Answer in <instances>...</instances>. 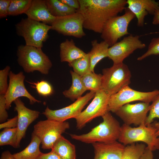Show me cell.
Returning <instances> with one entry per match:
<instances>
[{"mask_svg":"<svg viewBox=\"0 0 159 159\" xmlns=\"http://www.w3.org/2000/svg\"><path fill=\"white\" fill-rule=\"evenodd\" d=\"M60 57L61 62L70 63L87 54L75 45L72 39H66L60 45Z\"/></svg>","mask_w":159,"mask_h":159,"instance_id":"cell-20","label":"cell"},{"mask_svg":"<svg viewBox=\"0 0 159 159\" xmlns=\"http://www.w3.org/2000/svg\"><path fill=\"white\" fill-rule=\"evenodd\" d=\"M158 94L159 90H157L148 92H143L133 90L129 85L127 86L110 96L108 111L115 113L122 106L135 101L150 103Z\"/></svg>","mask_w":159,"mask_h":159,"instance_id":"cell-9","label":"cell"},{"mask_svg":"<svg viewBox=\"0 0 159 159\" xmlns=\"http://www.w3.org/2000/svg\"><path fill=\"white\" fill-rule=\"evenodd\" d=\"M37 159H63L54 151H51L47 153H43Z\"/></svg>","mask_w":159,"mask_h":159,"instance_id":"cell-38","label":"cell"},{"mask_svg":"<svg viewBox=\"0 0 159 159\" xmlns=\"http://www.w3.org/2000/svg\"><path fill=\"white\" fill-rule=\"evenodd\" d=\"M153 15L152 24L154 25H159V10L156 11Z\"/></svg>","mask_w":159,"mask_h":159,"instance_id":"cell-42","label":"cell"},{"mask_svg":"<svg viewBox=\"0 0 159 159\" xmlns=\"http://www.w3.org/2000/svg\"><path fill=\"white\" fill-rule=\"evenodd\" d=\"M17 55L19 64L26 73L37 71L47 74L52 66V62L42 48L20 45L18 47Z\"/></svg>","mask_w":159,"mask_h":159,"instance_id":"cell-3","label":"cell"},{"mask_svg":"<svg viewBox=\"0 0 159 159\" xmlns=\"http://www.w3.org/2000/svg\"><path fill=\"white\" fill-rule=\"evenodd\" d=\"M150 105L149 113L148 115L145 125H150L152 123L155 118L159 119V94L157 95ZM159 124V121L157 122Z\"/></svg>","mask_w":159,"mask_h":159,"instance_id":"cell-32","label":"cell"},{"mask_svg":"<svg viewBox=\"0 0 159 159\" xmlns=\"http://www.w3.org/2000/svg\"><path fill=\"white\" fill-rule=\"evenodd\" d=\"M17 127L6 128L0 133V146L9 145L17 148Z\"/></svg>","mask_w":159,"mask_h":159,"instance_id":"cell-29","label":"cell"},{"mask_svg":"<svg viewBox=\"0 0 159 159\" xmlns=\"http://www.w3.org/2000/svg\"><path fill=\"white\" fill-rule=\"evenodd\" d=\"M157 127L155 123L146 125L143 124L136 127L124 124L121 126L118 140L124 145L138 142L147 145L146 148L152 151L159 149V139L156 132Z\"/></svg>","mask_w":159,"mask_h":159,"instance_id":"cell-4","label":"cell"},{"mask_svg":"<svg viewBox=\"0 0 159 159\" xmlns=\"http://www.w3.org/2000/svg\"><path fill=\"white\" fill-rule=\"evenodd\" d=\"M69 7L78 10L80 7L79 0H60Z\"/></svg>","mask_w":159,"mask_h":159,"instance_id":"cell-39","label":"cell"},{"mask_svg":"<svg viewBox=\"0 0 159 159\" xmlns=\"http://www.w3.org/2000/svg\"><path fill=\"white\" fill-rule=\"evenodd\" d=\"M77 10L82 16L83 28L101 34L110 19L125 10L126 0H79Z\"/></svg>","mask_w":159,"mask_h":159,"instance_id":"cell-1","label":"cell"},{"mask_svg":"<svg viewBox=\"0 0 159 159\" xmlns=\"http://www.w3.org/2000/svg\"><path fill=\"white\" fill-rule=\"evenodd\" d=\"M159 54V37L152 38L149 43L146 52L138 57L137 60L141 61L152 55Z\"/></svg>","mask_w":159,"mask_h":159,"instance_id":"cell-33","label":"cell"},{"mask_svg":"<svg viewBox=\"0 0 159 159\" xmlns=\"http://www.w3.org/2000/svg\"><path fill=\"white\" fill-rule=\"evenodd\" d=\"M69 127L68 122L47 119L38 122L34 126L33 132L40 139L42 148L51 149L62 134Z\"/></svg>","mask_w":159,"mask_h":159,"instance_id":"cell-7","label":"cell"},{"mask_svg":"<svg viewBox=\"0 0 159 159\" xmlns=\"http://www.w3.org/2000/svg\"><path fill=\"white\" fill-rule=\"evenodd\" d=\"M11 0H0V18L6 17L8 15V9Z\"/></svg>","mask_w":159,"mask_h":159,"instance_id":"cell-36","label":"cell"},{"mask_svg":"<svg viewBox=\"0 0 159 159\" xmlns=\"http://www.w3.org/2000/svg\"><path fill=\"white\" fill-rule=\"evenodd\" d=\"M153 151L146 148L145 150L140 159H153Z\"/></svg>","mask_w":159,"mask_h":159,"instance_id":"cell-40","label":"cell"},{"mask_svg":"<svg viewBox=\"0 0 159 159\" xmlns=\"http://www.w3.org/2000/svg\"><path fill=\"white\" fill-rule=\"evenodd\" d=\"M0 159H16L13 155L9 150H6L3 152L1 155Z\"/></svg>","mask_w":159,"mask_h":159,"instance_id":"cell-41","label":"cell"},{"mask_svg":"<svg viewBox=\"0 0 159 159\" xmlns=\"http://www.w3.org/2000/svg\"><path fill=\"white\" fill-rule=\"evenodd\" d=\"M102 75L90 72L81 76L84 86L87 90L95 92L101 90Z\"/></svg>","mask_w":159,"mask_h":159,"instance_id":"cell-26","label":"cell"},{"mask_svg":"<svg viewBox=\"0 0 159 159\" xmlns=\"http://www.w3.org/2000/svg\"><path fill=\"white\" fill-rule=\"evenodd\" d=\"M10 68L7 66L4 69L0 71V94L5 95L6 94L8 85L7 79L9 75Z\"/></svg>","mask_w":159,"mask_h":159,"instance_id":"cell-34","label":"cell"},{"mask_svg":"<svg viewBox=\"0 0 159 159\" xmlns=\"http://www.w3.org/2000/svg\"><path fill=\"white\" fill-rule=\"evenodd\" d=\"M95 93L90 91L70 105L59 109L52 110L47 107L42 114L47 119L60 122H64L71 118H74L82 111L88 102L94 97Z\"/></svg>","mask_w":159,"mask_h":159,"instance_id":"cell-13","label":"cell"},{"mask_svg":"<svg viewBox=\"0 0 159 159\" xmlns=\"http://www.w3.org/2000/svg\"><path fill=\"white\" fill-rule=\"evenodd\" d=\"M32 0H11L8 15L15 16L25 14L29 8Z\"/></svg>","mask_w":159,"mask_h":159,"instance_id":"cell-30","label":"cell"},{"mask_svg":"<svg viewBox=\"0 0 159 159\" xmlns=\"http://www.w3.org/2000/svg\"><path fill=\"white\" fill-rule=\"evenodd\" d=\"M94 150L93 159H121L125 146L117 141L92 144Z\"/></svg>","mask_w":159,"mask_h":159,"instance_id":"cell-18","label":"cell"},{"mask_svg":"<svg viewBox=\"0 0 159 159\" xmlns=\"http://www.w3.org/2000/svg\"><path fill=\"white\" fill-rule=\"evenodd\" d=\"M150 107V103L141 102L135 104L127 103L119 108L115 112L124 122L130 125L145 124Z\"/></svg>","mask_w":159,"mask_h":159,"instance_id":"cell-14","label":"cell"},{"mask_svg":"<svg viewBox=\"0 0 159 159\" xmlns=\"http://www.w3.org/2000/svg\"><path fill=\"white\" fill-rule=\"evenodd\" d=\"M84 19L77 11L65 16L57 17L51 25L52 29L64 36L81 38L86 34L83 31Z\"/></svg>","mask_w":159,"mask_h":159,"instance_id":"cell-11","label":"cell"},{"mask_svg":"<svg viewBox=\"0 0 159 159\" xmlns=\"http://www.w3.org/2000/svg\"><path fill=\"white\" fill-rule=\"evenodd\" d=\"M125 13L110 19L106 23L101 33L103 41L111 47L117 42L122 37L130 34L128 31V25L135 17V15L127 8Z\"/></svg>","mask_w":159,"mask_h":159,"instance_id":"cell-8","label":"cell"},{"mask_svg":"<svg viewBox=\"0 0 159 159\" xmlns=\"http://www.w3.org/2000/svg\"><path fill=\"white\" fill-rule=\"evenodd\" d=\"M91 43L92 48L88 54L90 59L91 71L94 72V68L97 64L102 59L108 57L109 46L104 41L98 42L97 39L92 41Z\"/></svg>","mask_w":159,"mask_h":159,"instance_id":"cell-21","label":"cell"},{"mask_svg":"<svg viewBox=\"0 0 159 159\" xmlns=\"http://www.w3.org/2000/svg\"><path fill=\"white\" fill-rule=\"evenodd\" d=\"M68 65L72 67L74 72L81 76L92 72L90 70V59L88 53L84 56L68 63Z\"/></svg>","mask_w":159,"mask_h":159,"instance_id":"cell-27","label":"cell"},{"mask_svg":"<svg viewBox=\"0 0 159 159\" xmlns=\"http://www.w3.org/2000/svg\"><path fill=\"white\" fill-rule=\"evenodd\" d=\"M41 143L40 138L32 132L29 144L24 150L13 155L16 159H37L42 153L39 149Z\"/></svg>","mask_w":159,"mask_h":159,"instance_id":"cell-22","label":"cell"},{"mask_svg":"<svg viewBox=\"0 0 159 159\" xmlns=\"http://www.w3.org/2000/svg\"><path fill=\"white\" fill-rule=\"evenodd\" d=\"M139 35L129 34L120 42H117L109 47L108 57L113 64L123 62L124 60L135 50L142 49L146 47L140 39Z\"/></svg>","mask_w":159,"mask_h":159,"instance_id":"cell-12","label":"cell"},{"mask_svg":"<svg viewBox=\"0 0 159 159\" xmlns=\"http://www.w3.org/2000/svg\"><path fill=\"white\" fill-rule=\"evenodd\" d=\"M51 150L63 159H76L75 145L62 135L54 143Z\"/></svg>","mask_w":159,"mask_h":159,"instance_id":"cell-23","label":"cell"},{"mask_svg":"<svg viewBox=\"0 0 159 159\" xmlns=\"http://www.w3.org/2000/svg\"><path fill=\"white\" fill-rule=\"evenodd\" d=\"M9 76V83L8 90L5 95L7 110L9 109L13 102L21 97L27 98L31 104L41 102L31 95L26 89L24 84L25 76L23 72H20L17 74H15L10 71Z\"/></svg>","mask_w":159,"mask_h":159,"instance_id":"cell-15","label":"cell"},{"mask_svg":"<svg viewBox=\"0 0 159 159\" xmlns=\"http://www.w3.org/2000/svg\"><path fill=\"white\" fill-rule=\"evenodd\" d=\"M157 127V129L156 132V134L159 139V124H158L157 122L155 123Z\"/></svg>","mask_w":159,"mask_h":159,"instance_id":"cell-43","label":"cell"},{"mask_svg":"<svg viewBox=\"0 0 159 159\" xmlns=\"http://www.w3.org/2000/svg\"><path fill=\"white\" fill-rule=\"evenodd\" d=\"M70 72L72 76V84L69 89L63 92V94L66 97L73 101L82 97L86 90L82 82L81 76L72 70Z\"/></svg>","mask_w":159,"mask_h":159,"instance_id":"cell-24","label":"cell"},{"mask_svg":"<svg viewBox=\"0 0 159 159\" xmlns=\"http://www.w3.org/2000/svg\"><path fill=\"white\" fill-rule=\"evenodd\" d=\"M29 83L34 85L38 93L41 96L47 97L51 95L53 93L52 87L46 81L42 80L36 82Z\"/></svg>","mask_w":159,"mask_h":159,"instance_id":"cell-31","label":"cell"},{"mask_svg":"<svg viewBox=\"0 0 159 159\" xmlns=\"http://www.w3.org/2000/svg\"><path fill=\"white\" fill-rule=\"evenodd\" d=\"M46 1L50 13L56 17L71 14L77 11L69 7L60 0H46Z\"/></svg>","mask_w":159,"mask_h":159,"instance_id":"cell-25","label":"cell"},{"mask_svg":"<svg viewBox=\"0 0 159 159\" xmlns=\"http://www.w3.org/2000/svg\"><path fill=\"white\" fill-rule=\"evenodd\" d=\"M5 95H0V122H5L8 117L6 111Z\"/></svg>","mask_w":159,"mask_h":159,"instance_id":"cell-35","label":"cell"},{"mask_svg":"<svg viewBox=\"0 0 159 159\" xmlns=\"http://www.w3.org/2000/svg\"><path fill=\"white\" fill-rule=\"evenodd\" d=\"M103 121L88 132L80 135L70 134L72 139L86 143H107L117 141L119 137L121 126L110 112L102 117Z\"/></svg>","mask_w":159,"mask_h":159,"instance_id":"cell-2","label":"cell"},{"mask_svg":"<svg viewBox=\"0 0 159 159\" xmlns=\"http://www.w3.org/2000/svg\"><path fill=\"white\" fill-rule=\"evenodd\" d=\"M14 102L15 106L14 110L17 112L18 117L17 135V148L20 147L21 141L25 135L27 129L30 125L39 117L40 112L26 107L19 98Z\"/></svg>","mask_w":159,"mask_h":159,"instance_id":"cell-16","label":"cell"},{"mask_svg":"<svg viewBox=\"0 0 159 159\" xmlns=\"http://www.w3.org/2000/svg\"><path fill=\"white\" fill-rule=\"evenodd\" d=\"M127 8L135 15L137 25L143 27L145 17L148 14L153 15L159 10V2L154 0H127Z\"/></svg>","mask_w":159,"mask_h":159,"instance_id":"cell-17","label":"cell"},{"mask_svg":"<svg viewBox=\"0 0 159 159\" xmlns=\"http://www.w3.org/2000/svg\"><path fill=\"white\" fill-rule=\"evenodd\" d=\"M15 27L17 35L23 37L26 45L39 48L43 47L48 38V32L52 29L51 25L28 18L22 19Z\"/></svg>","mask_w":159,"mask_h":159,"instance_id":"cell-5","label":"cell"},{"mask_svg":"<svg viewBox=\"0 0 159 159\" xmlns=\"http://www.w3.org/2000/svg\"><path fill=\"white\" fill-rule=\"evenodd\" d=\"M25 14L30 19L51 25L56 18L50 13L46 0H32Z\"/></svg>","mask_w":159,"mask_h":159,"instance_id":"cell-19","label":"cell"},{"mask_svg":"<svg viewBox=\"0 0 159 159\" xmlns=\"http://www.w3.org/2000/svg\"><path fill=\"white\" fill-rule=\"evenodd\" d=\"M18 123V116L8 119L6 122L1 123L0 124V129L6 128H12L17 127Z\"/></svg>","mask_w":159,"mask_h":159,"instance_id":"cell-37","label":"cell"},{"mask_svg":"<svg viewBox=\"0 0 159 159\" xmlns=\"http://www.w3.org/2000/svg\"><path fill=\"white\" fill-rule=\"evenodd\" d=\"M101 89L110 96L130 83L131 72L124 63L113 64L109 68L102 70Z\"/></svg>","mask_w":159,"mask_h":159,"instance_id":"cell-6","label":"cell"},{"mask_svg":"<svg viewBox=\"0 0 159 159\" xmlns=\"http://www.w3.org/2000/svg\"><path fill=\"white\" fill-rule=\"evenodd\" d=\"M110 96L102 89L96 92L94 98L84 110L74 118L76 127L81 130L93 119L102 117L108 111V104Z\"/></svg>","mask_w":159,"mask_h":159,"instance_id":"cell-10","label":"cell"},{"mask_svg":"<svg viewBox=\"0 0 159 159\" xmlns=\"http://www.w3.org/2000/svg\"><path fill=\"white\" fill-rule=\"evenodd\" d=\"M146 147L144 144L135 143L125 146L121 159H140Z\"/></svg>","mask_w":159,"mask_h":159,"instance_id":"cell-28","label":"cell"}]
</instances>
